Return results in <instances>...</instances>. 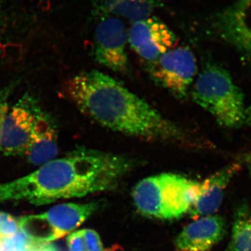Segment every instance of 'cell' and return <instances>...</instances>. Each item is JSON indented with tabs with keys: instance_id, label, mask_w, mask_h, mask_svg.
Listing matches in <instances>:
<instances>
[{
	"instance_id": "cell-1",
	"label": "cell",
	"mask_w": 251,
	"mask_h": 251,
	"mask_svg": "<svg viewBox=\"0 0 251 251\" xmlns=\"http://www.w3.org/2000/svg\"><path fill=\"white\" fill-rule=\"evenodd\" d=\"M64 92L84 115L114 131L150 141L190 147L197 143L183 127L99 71L77 74L67 81Z\"/></svg>"
},
{
	"instance_id": "cell-2",
	"label": "cell",
	"mask_w": 251,
	"mask_h": 251,
	"mask_svg": "<svg viewBox=\"0 0 251 251\" xmlns=\"http://www.w3.org/2000/svg\"><path fill=\"white\" fill-rule=\"evenodd\" d=\"M133 158L117 153L80 150L52 160L34 173L0 184V201L44 205L117 187L135 168Z\"/></svg>"
},
{
	"instance_id": "cell-3",
	"label": "cell",
	"mask_w": 251,
	"mask_h": 251,
	"mask_svg": "<svg viewBox=\"0 0 251 251\" xmlns=\"http://www.w3.org/2000/svg\"><path fill=\"white\" fill-rule=\"evenodd\" d=\"M200 183L173 173L145 178L133 188V201L143 216L153 219H179L187 213L198 196Z\"/></svg>"
},
{
	"instance_id": "cell-4",
	"label": "cell",
	"mask_w": 251,
	"mask_h": 251,
	"mask_svg": "<svg viewBox=\"0 0 251 251\" xmlns=\"http://www.w3.org/2000/svg\"><path fill=\"white\" fill-rule=\"evenodd\" d=\"M191 94L193 100L219 125L238 128L244 125V94L224 68L208 64L198 75Z\"/></svg>"
},
{
	"instance_id": "cell-5",
	"label": "cell",
	"mask_w": 251,
	"mask_h": 251,
	"mask_svg": "<svg viewBox=\"0 0 251 251\" xmlns=\"http://www.w3.org/2000/svg\"><path fill=\"white\" fill-rule=\"evenodd\" d=\"M206 29L251 62V0H237L211 14Z\"/></svg>"
},
{
	"instance_id": "cell-6",
	"label": "cell",
	"mask_w": 251,
	"mask_h": 251,
	"mask_svg": "<svg viewBox=\"0 0 251 251\" xmlns=\"http://www.w3.org/2000/svg\"><path fill=\"white\" fill-rule=\"evenodd\" d=\"M197 72L194 54L186 47L170 50L149 64L151 78L180 99L187 97Z\"/></svg>"
},
{
	"instance_id": "cell-7",
	"label": "cell",
	"mask_w": 251,
	"mask_h": 251,
	"mask_svg": "<svg viewBox=\"0 0 251 251\" xmlns=\"http://www.w3.org/2000/svg\"><path fill=\"white\" fill-rule=\"evenodd\" d=\"M127 41L128 33L120 18L112 16L100 18L94 32L95 60L113 72L125 74L128 69Z\"/></svg>"
},
{
	"instance_id": "cell-8",
	"label": "cell",
	"mask_w": 251,
	"mask_h": 251,
	"mask_svg": "<svg viewBox=\"0 0 251 251\" xmlns=\"http://www.w3.org/2000/svg\"><path fill=\"white\" fill-rule=\"evenodd\" d=\"M176 41L171 28L155 16L135 21L128 32L130 47L149 63L173 49Z\"/></svg>"
},
{
	"instance_id": "cell-9",
	"label": "cell",
	"mask_w": 251,
	"mask_h": 251,
	"mask_svg": "<svg viewBox=\"0 0 251 251\" xmlns=\"http://www.w3.org/2000/svg\"><path fill=\"white\" fill-rule=\"evenodd\" d=\"M36 110L16 105L8 111L3 123L0 151L6 156L25 153L36 119Z\"/></svg>"
},
{
	"instance_id": "cell-10",
	"label": "cell",
	"mask_w": 251,
	"mask_h": 251,
	"mask_svg": "<svg viewBox=\"0 0 251 251\" xmlns=\"http://www.w3.org/2000/svg\"><path fill=\"white\" fill-rule=\"evenodd\" d=\"M226 232L224 217L204 216L185 227L176 237L175 244L181 251H207L222 240Z\"/></svg>"
},
{
	"instance_id": "cell-11",
	"label": "cell",
	"mask_w": 251,
	"mask_h": 251,
	"mask_svg": "<svg viewBox=\"0 0 251 251\" xmlns=\"http://www.w3.org/2000/svg\"><path fill=\"white\" fill-rule=\"evenodd\" d=\"M100 207L99 202L66 203L51 208L39 216L45 224L50 241L64 237L77 228Z\"/></svg>"
},
{
	"instance_id": "cell-12",
	"label": "cell",
	"mask_w": 251,
	"mask_h": 251,
	"mask_svg": "<svg viewBox=\"0 0 251 251\" xmlns=\"http://www.w3.org/2000/svg\"><path fill=\"white\" fill-rule=\"evenodd\" d=\"M239 168V164L233 163L200 183L198 196L188 211L191 218L214 215L223 202L227 185Z\"/></svg>"
},
{
	"instance_id": "cell-13",
	"label": "cell",
	"mask_w": 251,
	"mask_h": 251,
	"mask_svg": "<svg viewBox=\"0 0 251 251\" xmlns=\"http://www.w3.org/2000/svg\"><path fill=\"white\" fill-rule=\"evenodd\" d=\"M58 153L57 133L50 119L36 110V119L25 154L31 164L44 165Z\"/></svg>"
},
{
	"instance_id": "cell-14",
	"label": "cell",
	"mask_w": 251,
	"mask_h": 251,
	"mask_svg": "<svg viewBox=\"0 0 251 251\" xmlns=\"http://www.w3.org/2000/svg\"><path fill=\"white\" fill-rule=\"evenodd\" d=\"M163 6L162 0H94V17H122L132 22L151 16Z\"/></svg>"
},
{
	"instance_id": "cell-15",
	"label": "cell",
	"mask_w": 251,
	"mask_h": 251,
	"mask_svg": "<svg viewBox=\"0 0 251 251\" xmlns=\"http://www.w3.org/2000/svg\"><path fill=\"white\" fill-rule=\"evenodd\" d=\"M226 251H251V213L246 204L236 211L231 240Z\"/></svg>"
},
{
	"instance_id": "cell-16",
	"label": "cell",
	"mask_w": 251,
	"mask_h": 251,
	"mask_svg": "<svg viewBox=\"0 0 251 251\" xmlns=\"http://www.w3.org/2000/svg\"><path fill=\"white\" fill-rule=\"evenodd\" d=\"M31 240L21 230L12 237L4 239L0 251H29Z\"/></svg>"
},
{
	"instance_id": "cell-17",
	"label": "cell",
	"mask_w": 251,
	"mask_h": 251,
	"mask_svg": "<svg viewBox=\"0 0 251 251\" xmlns=\"http://www.w3.org/2000/svg\"><path fill=\"white\" fill-rule=\"evenodd\" d=\"M19 221L8 213L0 211V237L3 239L12 237L19 231Z\"/></svg>"
},
{
	"instance_id": "cell-18",
	"label": "cell",
	"mask_w": 251,
	"mask_h": 251,
	"mask_svg": "<svg viewBox=\"0 0 251 251\" xmlns=\"http://www.w3.org/2000/svg\"><path fill=\"white\" fill-rule=\"evenodd\" d=\"M83 237L87 251H105L99 234L94 229H83Z\"/></svg>"
},
{
	"instance_id": "cell-19",
	"label": "cell",
	"mask_w": 251,
	"mask_h": 251,
	"mask_svg": "<svg viewBox=\"0 0 251 251\" xmlns=\"http://www.w3.org/2000/svg\"><path fill=\"white\" fill-rule=\"evenodd\" d=\"M67 245L69 251H87L83 229L75 231L69 234L67 237Z\"/></svg>"
},
{
	"instance_id": "cell-20",
	"label": "cell",
	"mask_w": 251,
	"mask_h": 251,
	"mask_svg": "<svg viewBox=\"0 0 251 251\" xmlns=\"http://www.w3.org/2000/svg\"><path fill=\"white\" fill-rule=\"evenodd\" d=\"M8 111H9V106L6 101V94H4L3 96H0V141H1L3 123Z\"/></svg>"
},
{
	"instance_id": "cell-21",
	"label": "cell",
	"mask_w": 251,
	"mask_h": 251,
	"mask_svg": "<svg viewBox=\"0 0 251 251\" xmlns=\"http://www.w3.org/2000/svg\"><path fill=\"white\" fill-rule=\"evenodd\" d=\"M244 125L251 126V104L247 108H245L244 111Z\"/></svg>"
},
{
	"instance_id": "cell-22",
	"label": "cell",
	"mask_w": 251,
	"mask_h": 251,
	"mask_svg": "<svg viewBox=\"0 0 251 251\" xmlns=\"http://www.w3.org/2000/svg\"><path fill=\"white\" fill-rule=\"evenodd\" d=\"M4 10H3L2 5L0 2V35L1 34V30L3 27V21H4Z\"/></svg>"
},
{
	"instance_id": "cell-23",
	"label": "cell",
	"mask_w": 251,
	"mask_h": 251,
	"mask_svg": "<svg viewBox=\"0 0 251 251\" xmlns=\"http://www.w3.org/2000/svg\"><path fill=\"white\" fill-rule=\"evenodd\" d=\"M105 251H125L123 250L122 248L119 247V246H115V247H112L110 248V249H107V250H105Z\"/></svg>"
},
{
	"instance_id": "cell-24",
	"label": "cell",
	"mask_w": 251,
	"mask_h": 251,
	"mask_svg": "<svg viewBox=\"0 0 251 251\" xmlns=\"http://www.w3.org/2000/svg\"><path fill=\"white\" fill-rule=\"evenodd\" d=\"M247 163L248 168H249V171H250L251 173V152L248 155L247 158Z\"/></svg>"
},
{
	"instance_id": "cell-25",
	"label": "cell",
	"mask_w": 251,
	"mask_h": 251,
	"mask_svg": "<svg viewBox=\"0 0 251 251\" xmlns=\"http://www.w3.org/2000/svg\"><path fill=\"white\" fill-rule=\"evenodd\" d=\"M4 239H2L1 237H0V245H1V243H2Z\"/></svg>"
},
{
	"instance_id": "cell-26",
	"label": "cell",
	"mask_w": 251,
	"mask_h": 251,
	"mask_svg": "<svg viewBox=\"0 0 251 251\" xmlns=\"http://www.w3.org/2000/svg\"><path fill=\"white\" fill-rule=\"evenodd\" d=\"M177 251H181V250H178Z\"/></svg>"
}]
</instances>
